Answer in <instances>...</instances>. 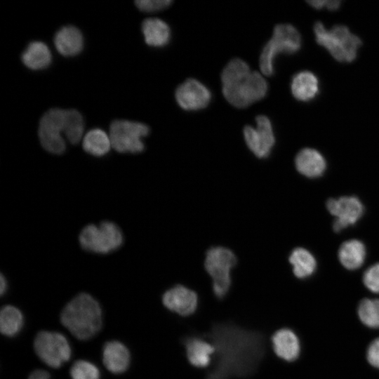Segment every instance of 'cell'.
Wrapping results in <instances>:
<instances>
[{"label":"cell","instance_id":"cell-13","mask_svg":"<svg viewBox=\"0 0 379 379\" xmlns=\"http://www.w3.org/2000/svg\"><path fill=\"white\" fill-rule=\"evenodd\" d=\"M210 90L194 79H188L180 84L175 90V98L178 105L187 111L205 108L211 100Z\"/></svg>","mask_w":379,"mask_h":379},{"label":"cell","instance_id":"cell-12","mask_svg":"<svg viewBox=\"0 0 379 379\" xmlns=\"http://www.w3.org/2000/svg\"><path fill=\"white\" fill-rule=\"evenodd\" d=\"M326 207L330 213L335 217L333 228L337 232L354 224L364 213L361 202L353 196L330 199L326 202Z\"/></svg>","mask_w":379,"mask_h":379},{"label":"cell","instance_id":"cell-2","mask_svg":"<svg viewBox=\"0 0 379 379\" xmlns=\"http://www.w3.org/2000/svg\"><path fill=\"white\" fill-rule=\"evenodd\" d=\"M222 91L232 105L244 108L260 100L267 94L268 85L263 74L251 71L240 58L231 60L221 74Z\"/></svg>","mask_w":379,"mask_h":379},{"label":"cell","instance_id":"cell-8","mask_svg":"<svg viewBox=\"0 0 379 379\" xmlns=\"http://www.w3.org/2000/svg\"><path fill=\"white\" fill-rule=\"evenodd\" d=\"M149 133L145 124L124 119L114 120L109 126L112 147L121 153H140L145 149L142 138Z\"/></svg>","mask_w":379,"mask_h":379},{"label":"cell","instance_id":"cell-1","mask_svg":"<svg viewBox=\"0 0 379 379\" xmlns=\"http://www.w3.org/2000/svg\"><path fill=\"white\" fill-rule=\"evenodd\" d=\"M204 338L215 349L213 365L206 379L251 376L265 354V338L262 333L231 322L214 324Z\"/></svg>","mask_w":379,"mask_h":379},{"label":"cell","instance_id":"cell-16","mask_svg":"<svg viewBox=\"0 0 379 379\" xmlns=\"http://www.w3.org/2000/svg\"><path fill=\"white\" fill-rule=\"evenodd\" d=\"M102 361L109 372L123 373L130 365V352L125 345L118 340L108 341L102 348Z\"/></svg>","mask_w":379,"mask_h":379},{"label":"cell","instance_id":"cell-22","mask_svg":"<svg viewBox=\"0 0 379 379\" xmlns=\"http://www.w3.org/2000/svg\"><path fill=\"white\" fill-rule=\"evenodd\" d=\"M23 64L32 70L43 69L51 62L52 55L48 46L39 41L28 44L21 56Z\"/></svg>","mask_w":379,"mask_h":379},{"label":"cell","instance_id":"cell-18","mask_svg":"<svg viewBox=\"0 0 379 379\" xmlns=\"http://www.w3.org/2000/svg\"><path fill=\"white\" fill-rule=\"evenodd\" d=\"M275 354L281 359L293 361L300 353V343L295 333L288 328L277 331L272 337Z\"/></svg>","mask_w":379,"mask_h":379},{"label":"cell","instance_id":"cell-5","mask_svg":"<svg viewBox=\"0 0 379 379\" xmlns=\"http://www.w3.org/2000/svg\"><path fill=\"white\" fill-rule=\"evenodd\" d=\"M302 45L301 35L290 24L277 25L271 39L263 47L259 58L260 69L263 75L270 77L274 73V61L280 53L293 54Z\"/></svg>","mask_w":379,"mask_h":379},{"label":"cell","instance_id":"cell-35","mask_svg":"<svg viewBox=\"0 0 379 379\" xmlns=\"http://www.w3.org/2000/svg\"><path fill=\"white\" fill-rule=\"evenodd\" d=\"M326 1H309L307 3L316 9H321L325 7Z\"/></svg>","mask_w":379,"mask_h":379},{"label":"cell","instance_id":"cell-21","mask_svg":"<svg viewBox=\"0 0 379 379\" xmlns=\"http://www.w3.org/2000/svg\"><path fill=\"white\" fill-rule=\"evenodd\" d=\"M142 32L145 43L154 47H163L171 39V29L168 25L159 18H151L143 20Z\"/></svg>","mask_w":379,"mask_h":379},{"label":"cell","instance_id":"cell-34","mask_svg":"<svg viewBox=\"0 0 379 379\" xmlns=\"http://www.w3.org/2000/svg\"><path fill=\"white\" fill-rule=\"evenodd\" d=\"M341 1H326L325 7L329 11H336L339 8Z\"/></svg>","mask_w":379,"mask_h":379},{"label":"cell","instance_id":"cell-31","mask_svg":"<svg viewBox=\"0 0 379 379\" xmlns=\"http://www.w3.org/2000/svg\"><path fill=\"white\" fill-rule=\"evenodd\" d=\"M363 281L370 291L379 293V263L374 264L366 270Z\"/></svg>","mask_w":379,"mask_h":379},{"label":"cell","instance_id":"cell-27","mask_svg":"<svg viewBox=\"0 0 379 379\" xmlns=\"http://www.w3.org/2000/svg\"><path fill=\"white\" fill-rule=\"evenodd\" d=\"M84 121L81 114L74 109H65L64 135L71 144L76 145L84 138Z\"/></svg>","mask_w":379,"mask_h":379},{"label":"cell","instance_id":"cell-20","mask_svg":"<svg viewBox=\"0 0 379 379\" xmlns=\"http://www.w3.org/2000/svg\"><path fill=\"white\" fill-rule=\"evenodd\" d=\"M293 96L298 100L307 102L313 100L319 91V82L314 74L302 71L295 74L291 83Z\"/></svg>","mask_w":379,"mask_h":379},{"label":"cell","instance_id":"cell-4","mask_svg":"<svg viewBox=\"0 0 379 379\" xmlns=\"http://www.w3.org/2000/svg\"><path fill=\"white\" fill-rule=\"evenodd\" d=\"M314 32L318 44L324 47L337 61L351 62L357 58L362 43L347 27L338 25L328 30L321 22H317Z\"/></svg>","mask_w":379,"mask_h":379},{"label":"cell","instance_id":"cell-15","mask_svg":"<svg viewBox=\"0 0 379 379\" xmlns=\"http://www.w3.org/2000/svg\"><path fill=\"white\" fill-rule=\"evenodd\" d=\"M186 357L191 365L205 368L213 361L214 347L204 337L189 336L183 339Z\"/></svg>","mask_w":379,"mask_h":379},{"label":"cell","instance_id":"cell-14","mask_svg":"<svg viewBox=\"0 0 379 379\" xmlns=\"http://www.w3.org/2000/svg\"><path fill=\"white\" fill-rule=\"evenodd\" d=\"M162 302L170 311L182 317H187L195 312L198 297L191 289L182 285H177L164 293Z\"/></svg>","mask_w":379,"mask_h":379},{"label":"cell","instance_id":"cell-29","mask_svg":"<svg viewBox=\"0 0 379 379\" xmlns=\"http://www.w3.org/2000/svg\"><path fill=\"white\" fill-rule=\"evenodd\" d=\"M69 374L72 379H100V373L98 368L91 361L77 360L70 368Z\"/></svg>","mask_w":379,"mask_h":379},{"label":"cell","instance_id":"cell-30","mask_svg":"<svg viewBox=\"0 0 379 379\" xmlns=\"http://www.w3.org/2000/svg\"><path fill=\"white\" fill-rule=\"evenodd\" d=\"M172 3L171 0H138L135 1V4L139 10L147 13L164 10Z\"/></svg>","mask_w":379,"mask_h":379},{"label":"cell","instance_id":"cell-11","mask_svg":"<svg viewBox=\"0 0 379 379\" xmlns=\"http://www.w3.org/2000/svg\"><path fill=\"white\" fill-rule=\"evenodd\" d=\"M255 127L246 126L244 137L248 149L258 158L267 157L275 143L272 124L265 115L255 118Z\"/></svg>","mask_w":379,"mask_h":379},{"label":"cell","instance_id":"cell-19","mask_svg":"<svg viewBox=\"0 0 379 379\" xmlns=\"http://www.w3.org/2000/svg\"><path fill=\"white\" fill-rule=\"evenodd\" d=\"M295 164L298 171L308 178L319 177L326 166L321 154L312 148L301 149L295 157Z\"/></svg>","mask_w":379,"mask_h":379},{"label":"cell","instance_id":"cell-23","mask_svg":"<svg viewBox=\"0 0 379 379\" xmlns=\"http://www.w3.org/2000/svg\"><path fill=\"white\" fill-rule=\"evenodd\" d=\"M365 246L357 239L343 242L338 250L339 260L348 270H356L360 267L365 260Z\"/></svg>","mask_w":379,"mask_h":379},{"label":"cell","instance_id":"cell-25","mask_svg":"<svg viewBox=\"0 0 379 379\" xmlns=\"http://www.w3.org/2000/svg\"><path fill=\"white\" fill-rule=\"evenodd\" d=\"M24 324V317L21 311L11 305L4 306L0 312V331L8 337L18 335Z\"/></svg>","mask_w":379,"mask_h":379},{"label":"cell","instance_id":"cell-32","mask_svg":"<svg viewBox=\"0 0 379 379\" xmlns=\"http://www.w3.org/2000/svg\"><path fill=\"white\" fill-rule=\"evenodd\" d=\"M366 357L371 365L379 368V338L370 344Z\"/></svg>","mask_w":379,"mask_h":379},{"label":"cell","instance_id":"cell-17","mask_svg":"<svg viewBox=\"0 0 379 379\" xmlns=\"http://www.w3.org/2000/svg\"><path fill=\"white\" fill-rule=\"evenodd\" d=\"M53 42L57 51L67 57L78 55L84 48L83 34L72 25L61 27L55 33Z\"/></svg>","mask_w":379,"mask_h":379},{"label":"cell","instance_id":"cell-36","mask_svg":"<svg viewBox=\"0 0 379 379\" xmlns=\"http://www.w3.org/2000/svg\"><path fill=\"white\" fill-rule=\"evenodd\" d=\"M7 281H6V277L3 275V274H1V279H0V292H1V295H3L6 290H7Z\"/></svg>","mask_w":379,"mask_h":379},{"label":"cell","instance_id":"cell-3","mask_svg":"<svg viewBox=\"0 0 379 379\" xmlns=\"http://www.w3.org/2000/svg\"><path fill=\"white\" fill-rule=\"evenodd\" d=\"M60 322L76 338L87 340L101 329L102 309L90 294L80 293L63 307Z\"/></svg>","mask_w":379,"mask_h":379},{"label":"cell","instance_id":"cell-7","mask_svg":"<svg viewBox=\"0 0 379 379\" xmlns=\"http://www.w3.org/2000/svg\"><path fill=\"white\" fill-rule=\"evenodd\" d=\"M236 262L234 253L225 247H213L206 253L204 267L212 279L213 291L218 299L223 298L230 290L231 270Z\"/></svg>","mask_w":379,"mask_h":379},{"label":"cell","instance_id":"cell-33","mask_svg":"<svg viewBox=\"0 0 379 379\" xmlns=\"http://www.w3.org/2000/svg\"><path fill=\"white\" fill-rule=\"evenodd\" d=\"M28 379H51V375L46 371L37 369L29 374Z\"/></svg>","mask_w":379,"mask_h":379},{"label":"cell","instance_id":"cell-28","mask_svg":"<svg viewBox=\"0 0 379 379\" xmlns=\"http://www.w3.org/2000/svg\"><path fill=\"white\" fill-rule=\"evenodd\" d=\"M358 315L366 326L379 328V300L363 299L358 307Z\"/></svg>","mask_w":379,"mask_h":379},{"label":"cell","instance_id":"cell-24","mask_svg":"<svg viewBox=\"0 0 379 379\" xmlns=\"http://www.w3.org/2000/svg\"><path fill=\"white\" fill-rule=\"evenodd\" d=\"M82 147L91 155L104 156L112 147L109 135L102 129H91L84 135L82 139Z\"/></svg>","mask_w":379,"mask_h":379},{"label":"cell","instance_id":"cell-9","mask_svg":"<svg viewBox=\"0 0 379 379\" xmlns=\"http://www.w3.org/2000/svg\"><path fill=\"white\" fill-rule=\"evenodd\" d=\"M34 350L41 361L53 368L61 367L72 355L69 341L56 331H39L34 340Z\"/></svg>","mask_w":379,"mask_h":379},{"label":"cell","instance_id":"cell-10","mask_svg":"<svg viewBox=\"0 0 379 379\" xmlns=\"http://www.w3.org/2000/svg\"><path fill=\"white\" fill-rule=\"evenodd\" d=\"M65 123V109L60 108H51L41 117L38 135L41 145L48 152L61 154L65 151V139L62 135Z\"/></svg>","mask_w":379,"mask_h":379},{"label":"cell","instance_id":"cell-6","mask_svg":"<svg viewBox=\"0 0 379 379\" xmlns=\"http://www.w3.org/2000/svg\"><path fill=\"white\" fill-rule=\"evenodd\" d=\"M79 240L84 250L107 254L121 247L124 236L115 223L103 221L99 225L90 224L84 227L79 234Z\"/></svg>","mask_w":379,"mask_h":379},{"label":"cell","instance_id":"cell-26","mask_svg":"<svg viewBox=\"0 0 379 379\" xmlns=\"http://www.w3.org/2000/svg\"><path fill=\"white\" fill-rule=\"evenodd\" d=\"M295 277L304 279L312 275L316 269V260L312 254L303 248H296L289 256Z\"/></svg>","mask_w":379,"mask_h":379}]
</instances>
